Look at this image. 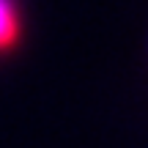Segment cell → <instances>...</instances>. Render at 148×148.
Here are the masks:
<instances>
[{"label": "cell", "instance_id": "1", "mask_svg": "<svg viewBox=\"0 0 148 148\" xmlns=\"http://www.w3.org/2000/svg\"><path fill=\"white\" fill-rule=\"evenodd\" d=\"M19 30V16L11 0H0V49L11 47Z\"/></svg>", "mask_w": 148, "mask_h": 148}]
</instances>
